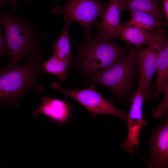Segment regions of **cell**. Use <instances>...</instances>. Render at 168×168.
<instances>
[{"label": "cell", "instance_id": "cell-1", "mask_svg": "<svg viewBox=\"0 0 168 168\" xmlns=\"http://www.w3.org/2000/svg\"><path fill=\"white\" fill-rule=\"evenodd\" d=\"M0 14V24L5 30V36L9 51V62L5 68L18 66L20 60L43 59V51L40 42L46 39V34L36 33L33 24L28 19L15 16L2 9Z\"/></svg>", "mask_w": 168, "mask_h": 168}, {"label": "cell", "instance_id": "cell-2", "mask_svg": "<svg viewBox=\"0 0 168 168\" xmlns=\"http://www.w3.org/2000/svg\"><path fill=\"white\" fill-rule=\"evenodd\" d=\"M43 60L26 61L22 66L19 65L9 68H4L0 73V102L1 105H7L14 108L18 105L19 100L29 93H38L45 91L40 84L38 71Z\"/></svg>", "mask_w": 168, "mask_h": 168}, {"label": "cell", "instance_id": "cell-3", "mask_svg": "<svg viewBox=\"0 0 168 168\" xmlns=\"http://www.w3.org/2000/svg\"><path fill=\"white\" fill-rule=\"evenodd\" d=\"M125 53V49L115 43L103 39L98 35L90 34L85 36L78 46L76 56L72 60L84 75H89L108 68Z\"/></svg>", "mask_w": 168, "mask_h": 168}, {"label": "cell", "instance_id": "cell-4", "mask_svg": "<svg viewBox=\"0 0 168 168\" xmlns=\"http://www.w3.org/2000/svg\"><path fill=\"white\" fill-rule=\"evenodd\" d=\"M138 47L125 53L108 68L92 73L93 84L104 85L119 97L124 96L132 84L135 70V53Z\"/></svg>", "mask_w": 168, "mask_h": 168}, {"label": "cell", "instance_id": "cell-5", "mask_svg": "<svg viewBox=\"0 0 168 168\" xmlns=\"http://www.w3.org/2000/svg\"><path fill=\"white\" fill-rule=\"evenodd\" d=\"M107 4L95 0H68L66 5H57L51 11L56 15L62 14L65 22L70 24L75 22L82 26L85 36L90 34V29L96 25Z\"/></svg>", "mask_w": 168, "mask_h": 168}, {"label": "cell", "instance_id": "cell-6", "mask_svg": "<svg viewBox=\"0 0 168 168\" xmlns=\"http://www.w3.org/2000/svg\"><path fill=\"white\" fill-rule=\"evenodd\" d=\"M52 86L77 101L93 116L101 114H108L117 116L122 120L127 119V115L125 112L117 109L102 96L96 90L94 84H92L86 88L76 90L66 89L56 82L52 83Z\"/></svg>", "mask_w": 168, "mask_h": 168}, {"label": "cell", "instance_id": "cell-7", "mask_svg": "<svg viewBox=\"0 0 168 168\" xmlns=\"http://www.w3.org/2000/svg\"><path fill=\"white\" fill-rule=\"evenodd\" d=\"M143 77H140L138 89L131 99L130 109L126 119L128 125V135L121 146L124 150L131 155L133 154L134 146L138 147L140 132L145 124L142 114L143 102L145 99L143 93Z\"/></svg>", "mask_w": 168, "mask_h": 168}, {"label": "cell", "instance_id": "cell-8", "mask_svg": "<svg viewBox=\"0 0 168 168\" xmlns=\"http://www.w3.org/2000/svg\"><path fill=\"white\" fill-rule=\"evenodd\" d=\"M167 37L162 39L144 48L138 47L135 53L136 61L140 66V74L144 78L143 93L145 99H153L150 84L156 71L160 51Z\"/></svg>", "mask_w": 168, "mask_h": 168}, {"label": "cell", "instance_id": "cell-9", "mask_svg": "<svg viewBox=\"0 0 168 168\" xmlns=\"http://www.w3.org/2000/svg\"><path fill=\"white\" fill-rule=\"evenodd\" d=\"M149 144V159L145 160L150 168H165L168 165V116L164 124L152 132Z\"/></svg>", "mask_w": 168, "mask_h": 168}, {"label": "cell", "instance_id": "cell-10", "mask_svg": "<svg viewBox=\"0 0 168 168\" xmlns=\"http://www.w3.org/2000/svg\"><path fill=\"white\" fill-rule=\"evenodd\" d=\"M123 10V0H110L100 16L101 21L96 24L100 37L108 40L119 37L122 27L120 17Z\"/></svg>", "mask_w": 168, "mask_h": 168}, {"label": "cell", "instance_id": "cell-11", "mask_svg": "<svg viewBox=\"0 0 168 168\" xmlns=\"http://www.w3.org/2000/svg\"><path fill=\"white\" fill-rule=\"evenodd\" d=\"M40 99L41 101L40 105L33 111L35 117L43 114L52 121L60 124L68 121L71 112L69 107L65 102L47 96H42Z\"/></svg>", "mask_w": 168, "mask_h": 168}, {"label": "cell", "instance_id": "cell-12", "mask_svg": "<svg viewBox=\"0 0 168 168\" xmlns=\"http://www.w3.org/2000/svg\"><path fill=\"white\" fill-rule=\"evenodd\" d=\"M119 37L128 44L139 47L143 45H148L154 44L166 37V35L164 29L159 28L156 31H149L133 26L122 25Z\"/></svg>", "mask_w": 168, "mask_h": 168}, {"label": "cell", "instance_id": "cell-13", "mask_svg": "<svg viewBox=\"0 0 168 168\" xmlns=\"http://www.w3.org/2000/svg\"><path fill=\"white\" fill-rule=\"evenodd\" d=\"M157 74L153 97L156 99L162 92L168 79V38H167L159 54L156 69Z\"/></svg>", "mask_w": 168, "mask_h": 168}, {"label": "cell", "instance_id": "cell-14", "mask_svg": "<svg viewBox=\"0 0 168 168\" xmlns=\"http://www.w3.org/2000/svg\"><path fill=\"white\" fill-rule=\"evenodd\" d=\"M161 0H123L124 10L130 12L149 13L162 19V12L160 2Z\"/></svg>", "mask_w": 168, "mask_h": 168}, {"label": "cell", "instance_id": "cell-15", "mask_svg": "<svg viewBox=\"0 0 168 168\" xmlns=\"http://www.w3.org/2000/svg\"><path fill=\"white\" fill-rule=\"evenodd\" d=\"M130 19L121 23L124 26H133L152 31L164 24L163 19H158L149 13L142 12H130Z\"/></svg>", "mask_w": 168, "mask_h": 168}, {"label": "cell", "instance_id": "cell-16", "mask_svg": "<svg viewBox=\"0 0 168 168\" xmlns=\"http://www.w3.org/2000/svg\"><path fill=\"white\" fill-rule=\"evenodd\" d=\"M70 24L65 22V26L61 34L52 44L53 54L69 64L72 58L68 30Z\"/></svg>", "mask_w": 168, "mask_h": 168}, {"label": "cell", "instance_id": "cell-17", "mask_svg": "<svg viewBox=\"0 0 168 168\" xmlns=\"http://www.w3.org/2000/svg\"><path fill=\"white\" fill-rule=\"evenodd\" d=\"M67 63L53 54L46 62L39 66L38 71H43L55 75L61 82L64 81L68 74Z\"/></svg>", "mask_w": 168, "mask_h": 168}, {"label": "cell", "instance_id": "cell-18", "mask_svg": "<svg viewBox=\"0 0 168 168\" xmlns=\"http://www.w3.org/2000/svg\"><path fill=\"white\" fill-rule=\"evenodd\" d=\"M162 92L164 98L158 106L152 111V114L157 119H162L166 113L168 108V79L164 87Z\"/></svg>", "mask_w": 168, "mask_h": 168}, {"label": "cell", "instance_id": "cell-19", "mask_svg": "<svg viewBox=\"0 0 168 168\" xmlns=\"http://www.w3.org/2000/svg\"><path fill=\"white\" fill-rule=\"evenodd\" d=\"M0 26V54L2 56L9 54L8 45L4 34Z\"/></svg>", "mask_w": 168, "mask_h": 168}, {"label": "cell", "instance_id": "cell-20", "mask_svg": "<svg viewBox=\"0 0 168 168\" xmlns=\"http://www.w3.org/2000/svg\"><path fill=\"white\" fill-rule=\"evenodd\" d=\"M163 9L168 25V0H161Z\"/></svg>", "mask_w": 168, "mask_h": 168}, {"label": "cell", "instance_id": "cell-21", "mask_svg": "<svg viewBox=\"0 0 168 168\" xmlns=\"http://www.w3.org/2000/svg\"><path fill=\"white\" fill-rule=\"evenodd\" d=\"M18 0H8L7 3V5L10 6L12 10L15 11L16 9V5Z\"/></svg>", "mask_w": 168, "mask_h": 168}, {"label": "cell", "instance_id": "cell-22", "mask_svg": "<svg viewBox=\"0 0 168 168\" xmlns=\"http://www.w3.org/2000/svg\"><path fill=\"white\" fill-rule=\"evenodd\" d=\"M8 0H0V8L2 10V7L7 5V2Z\"/></svg>", "mask_w": 168, "mask_h": 168}]
</instances>
